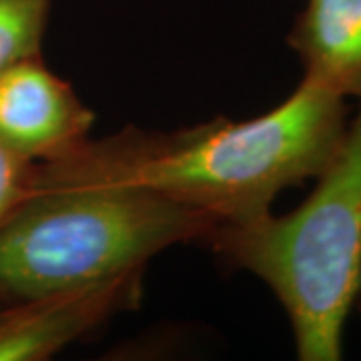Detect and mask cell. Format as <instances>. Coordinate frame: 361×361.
<instances>
[{
  "label": "cell",
  "instance_id": "cell-7",
  "mask_svg": "<svg viewBox=\"0 0 361 361\" xmlns=\"http://www.w3.org/2000/svg\"><path fill=\"white\" fill-rule=\"evenodd\" d=\"M52 0H0V73L40 56Z\"/></svg>",
  "mask_w": 361,
  "mask_h": 361
},
{
  "label": "cell",
  "instance_id": "cell-4",
  "mask_svg": "<svg viewBox=\"0 0 361 361\" xmlns=\"http://www.w3.org/2000/svg\"><path fill=\"white\" fill-rule=\"evenodd\" d=\"M94 113L42 54L0 73V142L30 163L66 159L90 139Z\"/></svg>",
  "mask_w": 361,
  "mask_h": 361
},
{
  "label": "cell",
  "instance_id": "cell-3",
  "mask_svg": "<svg viewBox=\"0 0 361 361\" xmlns=\"http://www.w3.org/2000/svg\"><path fill=\"white\" fill-rule=\"evenodd\" d=\"M217 221L129 185L44 179L0 231L8 303L99 283L169 247L203 241Z\"/></svg>",
  "mask_w": 361,
  "mask_h": 361
},
{
  "label": "cell",
  "instance_id": "cell-1",
  "mask_svg": "<svg viewBox=\"0 0 361 361\" xmlns=\"http://www.w3.org/2000/svg\"><path fill=\"white\" fill-rule=\"evenodd\" d=\"M349 116L348 99L303 78L255 118L219 116L165 133L129 127L39 171L47 179L139 187L217 223H237L269 213L277 195L315 179L337 153Z\"/></svg>",
  "mask_w": 361,
  "mask_h": 361
},
{
  "label": "cell",
  "instance_id": "cell-8",
  "mask_svg": "<svg viewBox=\"0 0 361 361\" xmlns=\"http://www.w3.org/2000/svg\"><path fill=\"white\" fill-rule=\"evenodd\" d=\"M39 187V163H30L0 142V231Z\"/></svg>",
  "mask_w": 361,
  "mask_h": 361
},
{
  "label": "cell",
  "instance_id": "cell-10",
  "mask_svg": "<svg viewBox=\"0 0 361 361\" xmlns=\"http://www.w3.org/2000/svg\"><path fill=\"white\" fill-rule=\"evenodd\" d=\"M6 305H13V303H8V301H4V299L0 297V310H4Z\"/></svg>",
  "mask_w": 361,
  "mask_h": 361
},
{
  "label": "cell",
  "instance_id": "cell-9",
  "mask_svg": "<svg viewBox=\"0 0 361 361\" xmlns=\"http://www.w3.org/2000/svg\"><path fill=\"white\" fill-rule=\"evenodd\" d=\"M353 307H357V311H360V315H361V279H360V287H357V293H355Z\"/></svg>",
  "mask_w": 361,
  "mask_h": 361
},
{
  "label": "cell",
  "instance_id": "cell-5",
  "mask_svg": "<svg viewBox=\"0 0 361 361\" xmlns=\"http://www.w3.org/2000/svg\"><path fill=\"white\" fill-rule=\"evenodd\" d=\"M145 269L0 310V361L51 360L141 301Z\"/></svg>",
  "mask_w": 361,
  "mask_h": 361
},
{
  "label": "cell",
  "instance_id": "cell-2",
  "mask_svg": "<svg viewBox=\"0 0 361 361\" xmlns=\"http://www.w3.org/2000/svg\"><path fill=\"white\" fill-rule=\"evenodd\" d=\"M201 243L269 287L287 313L299 360H341L361 279V101L301 205L285 215L217 223Z\"/></svg>",
  "mask_w": 361,
  "mask_h": 361
},
{
  "label": "cell",
  "instance_id": "cell-6",
  "mask_svg": "<svg viewBox=\"0 0 361 361\" xmlns=\"http://www.w3.org/2000/svg\"><path fill=\"white\" fill-rule=\"evenodd\" d=\"M303 78L361 101V0H307L287 35Z\"/></svg>",
  "mask_w": 361,
  "mask_h": 361
}]
</instances>
